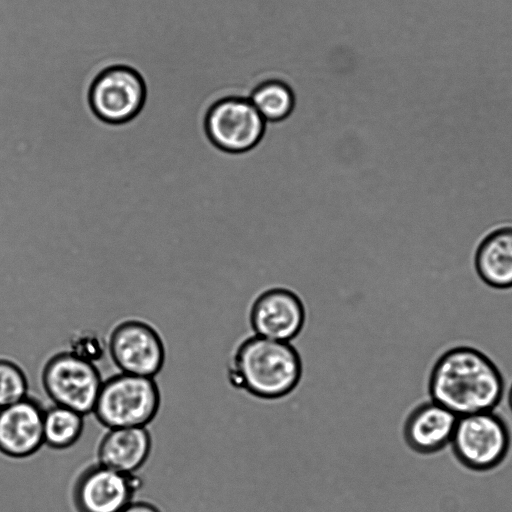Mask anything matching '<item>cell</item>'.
I'll use <instances>...</instances> for the list:
<instances>
[{"label": "cell", "mask_w": 512, "mask_h": 512, "mask_svg": "<svg viewBox=\"0 0 512 512\" xmlns=\"http://www.w3.org/2000/svg\"><path fill=\"white\" fill-rule=\"evenodd\" d=\"M504 393V380L496 364L483 352L468 346L445 351L429 377L431 400L458 417L493 411Z\"/></svg>", "instance_id": "1"}, {"label": "cell", "mask_w": 512, "mask_h": 512, "mask_svg": "<svg viewBox=\"0 0 512 512\" xmlns=\"http://www.w3.org/2000/svg\"><path fill=\"white\" fill-rule=\"evenodd\" d=\"M152 437L146 427L114 428L101 438L98 463L124 474H134L148 460Z\"/></svg>", "instance_id": "13"}, {"label": "cell", "mask_w": 512, "mask_h": 512, "mask_svg": "<svg viewBox=\"0 0 512 512\" xmlns=\"http://www.w3.org/2000/svg\"><path fill=\"white\" fill-rule=\"evenodd\" d=\"M160 405L161 393L154 378L120 372L103 380L93 413L107 429L146 427Z\"/></svg>", "instance_id": "3"}, {"label": "cell", "mask_w": 512, "mask_h": 512, "mask_svg": "<svg viewBox=\"0 0 512 512\" xmlns=\"http://www.w3.org/2000/svg\"><path fill=\"white\" fill-rule=\"evenodd\" d=\"M84 430V415L70 408L53 404L45 409L44 444L56 450L73 446Z\"/></svg>", "instance_id": "15"}, {"label": "cell", "mask_w": 512, "mask_h": 512, "mask_svg": "<svg viewBox=\"0 0 512 512\" xmlns=\"http://www.w3.org/2000/svg\"><path fill=\"white\" fill-rule=\"evenodd\" d=\"M73 355L96 364L107 351V343L99 333L83 329L73 332L69 339V349Z\"/></svg>", "instance_id": "18"}, {"label": "cell", "mask_w": 512, "mask_h": 512, "mask_svg": "<svg viewBox=\"0 0 512 512\" xmlns=\"http://www.w3.org/2000/svg\"><path fill=\"white\" fill-rule=\"evenodd\" d=\"M474 265L487 286L498 290L512 288V226L496 228L480 241Z\"/></svg>", "instance_id": "14"}, {"label": "cell", "mask_w": 512, "mask_h": 512, "mask_svg": "<svg viewBox=\"0 0 512 512\" xmlns=\"http://www.w3.org/2000/svg\"><path fill=\"white\" fill-rule=\"evenodd\" d=\"M45 408L34 397L0 408V453L9 459H25L44 445Z\"/></svg>", "instance_id": "11"}, {"label": "cell", "mask_w": 512, "mask_h": 512, "mask_svg": "<svg viewBox=\"0 0 512 512\" xmlns=\"http://www.w3.org/2000/svg\"><path fill=\"white\" fill-rule=\"evenodd\" d=\"M457 420L456 414L435 401L424 402L407 416L404 440L417 453L439 452L451 442Z\"/></svg>", "instance_id": "12"}, {"label": "cell", "mask_w": 512, "mask_h": 512, "mask_svg": "<svg viewBox=\"0 0 512 512\" xmlns=\"http://www.w3.org/2000/svg\"><path fill=\"white\" fill-rule=\"evenodd\" d=\"M508 405H509L510 410L512 412V385H511L509 393H508Z\"/></svg>", "instance_id": "20"}, {"label": "cell", "mask_w": 512, "mask_h": 512, "mask_svg": "<svg viewBox=\"0 0 512 512\" xmlns=\"http://www.w3.org/2000/svg\"><path fill=\"white\" fill-rule=\"evenodd\" d=\"M302 371L300 354L290 342L251 334L235 348L227 373L233 387L260 399L275 400L293 392Z\"/></svg>", "instance_id": "2"}, {"label": "cell", "mask_w": 512, "mask_h": 512, "mask_svg": "<svg viewBox=\"0 0 512 512\" xmlns=\"http://www.w3.org/2000/svg\"><path fill=\"white\" fill-rule=\"evenodd\" d=\"M41 382L53 404L86 415L93 412L103 379L96 364L64 351L46 361Z\"/></svg>", "instance_id": "5"}, {"label": "cell", "mask_w": 512, "mask_h": 512, "mask_svg": "<svg viewBox=\"0 0 512 512\" xmlns=\"http://www.w3.org/2000/svg\"><path fill=\"white\" fill-rule=\"evenodd\" d=\"M144 99L141 77L136 71L122 66L102 72L89 93L92 111L109 124H122L133 119L140 112Z\"/></svg>", "instance_id": "8"}, {"label": "cell", "mask_w": 512, "mask_h": 512, "mask_svg": "<svg viewBox=\"0 0 512 512\" xmlns=\"http://www.w3.org/2000/svg\"><path fill=\"white\" fill-rule=\"evenodd\" d=\"M266 122L285 119L294 107L291 89L280 81L271 80L257 87L249 98Z\"/></svg>", "instance_id": "16"}, {"label": "cell", "mask_w": 512, "mask_h": 512, "mask_svg": "<svg viewBox=\"0 0 512 512\" xmlns=\"http://www.w3.org/2000/svg\"><path fill=\"white\" fill-rule=\"evenodd\" d=\"M29 383L21 365L9 355L0 356V408L28 396Z\"/></svg>", "instance_id": "17"}, {"label": "cell", "mask_w": 512, "mask_h": 512, "mask_svg": "<svg viewBox=\"0 0 512 512\" xmlns=\"http://www.w3.org/2000/svg\"><path fill=\"white\" fill-rule=\"evenodd\" d=\"M265 123L249 99L232 97L219 101L209 110L205 127L216 147L241 153L259 142Z\"/></svg>", "instance_id": "7"}, {"label": "cell", "mask_w": 512, "mask_h": 512, "mask_svg": "<svg viewBox=\"0 0 512 512\" xmlns=\"http://www.w3.org/2000/svg\"><path fill=\"white\" fill-rule=\"evenodd\" d=\"M139 487L140 480L134 474H124L97 462L79 473L72 499L77 512H121L133 501Z\"/></svg>", "instance_id": "9"}, {"label": "cell", "mask_w": 512, "mask_h": 512, "mask_svg": "<svg viewBox=\"0 0 512 512\" xmlns=\"http://www.w3.org/2000/svg\"><path fill=\"white\" fill-rule=\"evenodd\" d=\"M252 334L290 342L306 327V312L292 292L274 289L261 295L251 308L248 320Z\"/></svg>", "instance_id": "10"}, {"label": "cell", "mask_w": 512, "mask_h": 512, "mask_svg": "<svg viewBox=\"0 0 512 512\" xmlns=\"http://www.w3.org/2000/svg\"><path fill=\"white\" fill-rule=\"evenodd\" d=\"M450 443L460 464L472 471L485 472L505 460L511 433L500 415L484 411L458 417Z\"/></svg>", "instance_id": "4"}, {"label": "cell", "mask_w": 512, "mask_h": 512, "mask_svg": "<svg viewBox=\"0 0 512 512\" xmlns=\"http://www.w3.org/2000/svg\"><path fill=\"white\" fill-rule=\"evenodd\" d=\"M121 512H161L155 505L146 501H131Z\"/></svg>", "instance_id": "19"}, {"label": "cell", "mask_w": 512, "mask_h": 512, "mask_svg": "<svg viewBox=\"0 0 512 512\" xmlns=\"http://www.w3.org/2000/svg\"><path fill=\"white\" fill-rule=\"evenodd\" d=\"M107 351L120 372L150 378L162 370L166 358L161 335L141 318H126L115 324Z\"/></svg>", "instance_id": "6"}]
</instances>
